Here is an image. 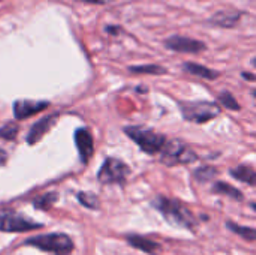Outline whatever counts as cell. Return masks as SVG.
I'll use <instances>...</instances> for the list:
<instances>
[{
  "label": "cell",
  "mask_w": 256,
  "mask_h": 255,
  "mask_svg": "<svg viewBox=\"0 0 256 255\" xmlns=\"http://www.w3.org/2000/svg\"><path fill=\"white\" fill-rule=\"evenodd\" d=\"M150 206L156 212H159L164 219L172 227L195 233L201 224L200 218L194 213V210L180 198L159 194L150 201Z\"/></svg>",
  "instance_id": "6da1fadb"
},
{
  "label": "cell",
  "mask_w": 256,
  "mask_h": 255,
  "mask_svg": "<svg viewBox=\"0 0 256 255\" xmlns=\"http://www.w3.org/2000/svg\"><path fill=\"white\" fill-rule=\"evenodd\" d=\"M180 114L184 122L195 123V125H206L214 119H218L222 114V105L218 101H188V99H178L177 101Z\"/></svg>",
  "instance_id": "7a4b0ae2"
},
{
  "label": "cell",
  "mask_w": 256,
  "mask_h": 255,
  "mask_svg": "<svg viewBox=\"0 0 256 255\" xmlns=\"http://www.w3.org/2000/svg\"><path fill=\"white\" fill-rule=\"evenodd\" d=\"M123 132L140 147L141 152L150 156H158L168 141V137L164 132L147 126L129 125L123 128Z\"/></svg>",
  "instance_id": "3957f363"
},
{
  "label": "cell",
  "mask_w": 256,
  "mask_h": 255,
  "mask_svg": "<svg viewBox=\"0 0 256 255\" xmlns=\"http://www.w3.org/2000/svg\"><path fill=\"white\" fill-rule=\"evenodd\" d=\"M158 156L159 162L165 167L190 165L200 159V155L186 141L180 138H168L166 144Z\"/></svg>",
  "instance_id": "277c9868"
},
{
  "label": "cell",
  "mask_w": 256,
  "mask_h": 255,
  "mask_svg": "<svg viewBox=\"0 0 256 255\" xmlns=\"http://www.w3.org/2000/svg\"><path fill=\"white\" fill-rule=\"evenodd\" d=\"M24 245L33 246L42 252L54 255H70L75 251V243L66 233H50L40 234L24 240Z\"/></svg>",
  "instance_id": "5b68a950"
},
{
  "label": "cell",
  "mask_w": 256,
  "mask_h": 255,
  "mask_svg": "<svg viewBox=\"0 0 256 255\" xmlns=\"http://www.w3.org/2000/svg\"><path fill=\"white\" fill-rule=\"evenodd\" d=\"M132 168L123 159L116 156H108L98 171V182L100 185H118L124 186L128 183Z\"/></svg>",
  "instance_id": "8992f818"
},
{
  "label": "cell",
  "mask_w": 256,
  "mask_h": 255,
  "mask_svg": "<svg viewBox=\"0 0 256 255\" xmlns=\"http://www.w3.org/2000/svg\"><path fill=\"white\" fill-rule=\"evenodd\" d=\"M44 228V224L36 222L14 210H0V233H28Z\"/></svg>",
  "instance_id": "52a82bcc"
},
{
  "label": "cell",
  "mask_w": 256,
  "mask_h": 255,
  "mask_svg": "<svg viewBox=\"0 0 256 255\" xmlns=\"http://www.w3.org/2000/svg\"><path fill=\"white\" fill-rule=\"evenodd\" d=\"M164 47L170 51L182 53V54H201L208 48L204 41L184 35H171L165 38Z\"/></svg>",
  "instance_id": "ba28073f"
},
{
  "label": "cell",
  "mask_w": 256,
  "mask_h": 255,
  "mask_svg": "<svg viewBox=\"0 0 256 255\" xmlns=\"http://www.w3.org/2000/svg\"><path fill=\"white\" fill-rule=\"evenodd\" d=\"M246 12L240 11V9H236V8H230V9H220V11H216L208 20L207 23L213 27H220V29H236L243 17H244Z\"/></svg>",
  "instance_id": "9c48e42d"
},
{
  "label": "cell",
  "mask_w": 256,
  "mask_h": 255,
  "mask_svg": "<svg viewBox=\"0 0 256 255\" xmlns=\"http://www.w3.org/2000/svg\"><path fill=\"white\" fill-rule=\"evenodd\" d=\"M124 240L136 251L147 255H160L164 251L162 243H159L158 240L147 237L144 234H138V233H128L124 236Z\"/></svg>",
  "instance_id": "30bf717a"
},
{
  "label": "cell",
  "mask_w": 256,
  "mask_h": 255,
  "mask_svg": "<svg viewBox=\"0 0 256 255\" xmlns=\"http://www.w3.org/2000/svg\"><path fill=\"white\" fill-rule=\"evenodd\" d=\"M75 144L80 153V159L82 164H88V161L94 155V138L88 128H78L75 131Z\"/></svg>",
  "instance_id": "8fae6325"
},
{
  "label": "cell",
  "mask_w": 256,
  "mask_h": 255,
  "mask_svg": "<svg viewBox=\"0 0 256 255\" xmlns=\"http://www.w3.org/2000/svg\"><path fill=\"white\" fill-rule=\"evenodd\" d=\"M51 104L48 101H34V99H18L14 102V116L18 120L32 117L36 113L44 111Z\"/></svg>",
  "instance_id": "7c38bea8"
},
{
  "label": "cell",
  "mask_w": 256,
  "mask_h": 255,
  "mask_svg": "<svg viewBox=\"0 0 256 255\" xmlns=\"http://www.w3.org/2000/svg\"><path fill=\"white\" fill-rule=\"evenodd\" d=\"M180 68L184 74H189V75H194V77H198V78H202L207 81H214V80L220 78V75H222L220 71L208 68L198 62H183Z\"/></svg>",
  "instance_id": "4fadbf2b"
},
{
  "label": "cell",
  "mask_w": 256,
  "mask_h": 255,
  "mask_svg": "<svg viewBox=\"0 0 256 255\" xmlns=\"http://www.w3.org/2000/svg\"><path fill=\"white\" fill-rule=\"evenodd\" d=\"M57 119H58V114L54 113V114H50V116L40 119L39 122H36V123L30 128V131H28L27 143L33 146V144H36L38 141H40V140L44 138V135H45L46 132H50L51 128L56 125Z\"/></svg>",
  "instance_id": "5bb4252c"
},
{
  "label": "cell",
  "mask_w": 256,
  "mask_h": 255,
  "mask_svg": "<svg viewBox=\"0 0 256 255\" xmlns=\"http://www.w3.org/2000/svg\"><path fill=\"white\" fill-rule=\"evenodd\" d=\"M212 192L216 195H222V197H228L232 201L237 203H243L246 200V195L242 189L236 188L234 185L225 182V180H216L212 185Z\"/></svg>",
  "instance_id": "9a60e30c"
},
{
  "label": "cell",
  "mask_w": 256,
  "mask_h": 255,
  "mask_svg": "<svg viewBox=\"0 0 256 255\" xmlns=\"http://www.w3.org/2000/svg\"><path fill=\"white\" fill-rule=\"evenodd\" d=\"M230 176L244 185L256 188V170L249 164H240L234 168H230Z\"/></svg>",
  "instance_id": "2e32d148"
},
{
  "label": "cell",
  "mask_w": 256,
  "mask_h": 255,
  "mask_svg": "<svg viewBox=\"0 0 256 255\" xmlns=\"http://www.w3.org/2000/svg\"><path fill=\"white\" fill-rule=\"evenodd\" d=\"M220 174V170L216 165L212 164H206V165H200L194 170V179L200 183V185H206L210 182H214Z\"/></svg>",
  "instance_id": "e0dca14e"
},
{
  "label": "cell",
  "mask_w": 256,
  "mask_h": 255,
  "mask_svg": "<svg viewBox=\"0 0 256 255\" xmlns=\"http://www.w3.org/2000/svg\"><path fill=\"white\" fill-rule=\"evenodd\" d=\"M129 72L134 75H153L160 77L168 74V68L159 63H148V65H135L129 66Z\"/></svg>",
  "instance_id": "ac0fdd59"
},
{
  "label": "cell",
  "mask_w": 256,
  "mask_h": 255,
  "mask_svg": "<svg viewBox=\"0 0 256 255\" xmlns=\"http://www.w3.org/2000/svg\"><path fill=\"white\" fill-rule=\"evenodd\" d=\"M225 227H226L228 231L234 233L236 236L242 237L246 242H256V228L243 227V225H240V224H237L236 221H231V219H228L225 222Z\"/></svg>",
  "instance_id": "d6986e66"
},
{
  "label": "cell",
  "mask_w": 256,
  "mask_h": 255,
  "mask_svg": "<svg viewBox=\"0 0 256 255\" xmlns=\"http://www.w3.org/2000/svg\"><path fill=\"white\" fill-rule=\"evenodd\" d=\"M218 102L224 108H226V110H231V111H236V113L242 111V104L237 101V98L234 96V93L230 92V90H222L218 95Z\"/></svg>",
  "instance_id": "ffe728a7"
},
{
  "label": "cell",
  "mask_w": 256,
  "mask_h": 255,
  "mask_svg": "<svg viewBox=\"0 0 256 255\" xmlns=\"http://www.w3.org/2000/svg\"><path fill=\"white\" fill-rule=\"evenodd\" d=\"M58 201V194L57 192H46L44 195H39L33 200V207L38 210H50L52 206Z\"/></svg>",
  "instance_id": "44dd1931"
},
{
  "label": "cell",
  "mask_w": 256,
  "mask_h": 255,
  "mask_svg": "<svg viewBox=\"0 0 256 255\" xmlns=\"http://www.w3.org/2000/svg\"><path fill=\"white\" fill-rule=\"evenodd\" d=\"M76 198L86 209H90V210H99L100 209V200L93 192H84V191L78 192Z\"/></svg>",
  "instance_id": "7402d4cb"
},
{
  "label": "cell",
  "mask_w": 256,
  "mask_h": 255,
  "mask_svg": "<svg viewBox=\"0 0 256 255\" xmlns=\"http://www.w3.org/2000/svg\"><path fill=\"white\" fill-rule=\"evenodd\" d=\"M18 131H20V126L14 122H8L6 125H3L0 128V137L4 138V140H15L16 135H18Z\"/></svg>",
  "instance_id": "603a6c76"
},
{
  "label": "cell",
  "mask_w": 256,
  "mask_h": 255,
  "mask_svg": "<svg viewBox=\"0 0 256 255\" xmlns=\"http://www.w3.org/2000/svg\"><path fill=\"white\" fill-rule=\"evenodd\" d=\"M105 32L110 33V35H112V36H117V35H120L123 32V29L120 26H117V24H108L105 27Z\"/></svg>",
  "instance_id": "cb8c5ba5"
},
{
  "label": "cell",
  "mask_w": 256,
  "mask_h": 255,
  "mask_svg": "<svg viewBox=\"0 0 256 255\" xmlns=\"http://www.w3.org/2000/svg\"><path fill=\"white\" fill-rule=\"evenodd\" d=\"M242 78H244V80H248V81H256V74L249 72V71H243V72H242Z\"/></svg>",
  "instance_id": "d4e9b609"
},
{
  "label": "cell",
  "mask_w": 256,
  "mask_h": 255,
  "mask_svg": "<svg viewBox=\"0 0 256 255\" xmlns=\"http://www.w3.org/2000/svg\"><path fill=\"white\" fill-rule=\"evenodd\" d=\"M80 2L92 3V5H106V3H111V2H114V0H80Z\"/></svg>",
  "instance_id": "484cf974"
},
{
  "label": "cell",
  "mask_w": 256,
  "mask_h": 255,
  "mask_svg": "<svg viewBox=\"0 0 256 255\" xmlns=\"http://www.w3.org/2000/svg\"><path fill=\"white\" fill-rule=\"evenodd\" d=\"M6 161H8V153H6V150L0 149V167H2V165H4V164H6Z\"/></svg>",
  "instance_id": "4316f807"
},
{
  "label": "cell",
  "mask_w": 256,
  "mask_h": 255,
  "mask_svg": "<svg viewBox=\"0 0 256 255\" xmlns=\"http://www.w3.org/2000/svg\"><path fill=\"white\" fill-rule=\"evenodd\" d=\"M136 90H138L140 93H147V92H148V89H147V87H138Z\"/></svg>",
  "instance_id": "83f0119b"
},
{
  "label": "cell",
  "mask_w": 256,
  "mask_h": 255,
  "mask_svg": "<svg viewBox=\"0 0 256 255\" xmlns=\"http://www.w3.org/2000/svg\"><path fill=\"white\" fill-rule=\"evenodd\" d=\"M250 65H252V66H254V68L256 69V56L254 57V59H252V60H250Z\"/></svg>",
  "instance_id": "f1b7e54d"
},
{
  "label": "cell",
  "mask_w": 256,
  "mask_h": 255,
  "mask_svg": "<svg viewBox=\"0 0 256 255\" xmlns=\"http://www.w3.org/2000/svg\"><path fill=\"white\" fill-rule=\"evenodd\" d=\"M250 209H252L254 212H256V203H250Z\"/></svg>",
  "instance_id": "f546056e"
},
{
  "label": "cell",
  "mask_w": 256,
  "mask_h": 255,
  "mask_svg": "<svg viewBox=\"0 0 256 255\" xmlns=\"http://www.w3.org/2000/svg\"><path fill=\"white\" fill-rule=\"evenodd\" d=\"M252 96H254V98L256 99V89H254V90H252Z\"/></svg>",
  "instance_id": "4dcf8cb0"
}]
</instances>
